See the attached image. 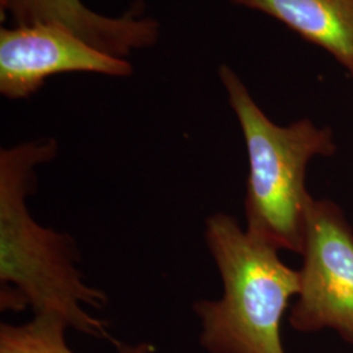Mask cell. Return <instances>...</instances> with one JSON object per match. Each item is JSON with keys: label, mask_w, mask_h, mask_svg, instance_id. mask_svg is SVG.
<instances>
[{"label": "cell", "mask_w": 353, "mask_h": 353, "mask_svg": "<svg viewBox=\"0 0 353 353\" xmlns=\"http://www.w3.org/2000/svg\"><path fill=\"white\" fill-rule=\"evenodd\" d=\"M58 153L52 138L30 140L0 151V309L59 316L68 327L97 339L112 338L108 323L88 313L108 296L90 287L76 267L80 255L67 233L42 227L28 208L37 190L36 169Z\"/></svg>", "instance_id": "1"}, {"label": "cell", "mask_w": 353, "mask_h": 353, "mask_svg": "<svg viewBox=\"0 0 353 353\" xmlns=\"http://www.w3.org/2000/svg\"><path fill=\"white\" fill-rule=\"evenodd\" d=\"M204 240L221 281L219 300H199V343L207 353H287L281 321L299 296L300 271L279 258L278 249L242 229L230 214L210 216Z\"/></svg>", "instance_id": "2"}, {"label": "cell", "mask_w": 353, "mask_h": 353, "mask_svg": "<svg viewBox=\"0 0 353 353\" xmlns=\"http://www.w3.org/2000/svg\"><path fill=\"white\" fill-rule=\"evenodd\" d=\"M219 76L248 152L246 229L278 250L303 254L306 220L314 201L306 189L307 165L316 156L336 153L334 132L307 118L279 126L232 67L221 64Z\"/></svg>", "instance_id": "3"}, {"label": "cell", "mask_w": 353, "mask_h": 353, "mask_svg": "<svg viewBox=\"0 0 353 353\" xmlns=\"http://www.w3.org/2000/svg\"><path fill=\"white\" fill-rule=\"evenodd\" d=\"M301 255L290 326L300 332L334 330L353 345V229L336 203L313 201Z\"/></svg>", "instance_id": "4"}, {"label": "cell", "mask_w": 353, "mask_h": 353, "mask_svg": "<svg viewBox=\"0 0 353 353\" xmlns=\"http://www.w3.org/2000/svg\"><path fill=\"white\" fill-rule=\"evenodd\" d=\"M99 74L127 77L134 68L62 26L38 24L0 29V94L24 100L54 75Z\"/></svg>", "instance_id": "5"}, {"label": "cell", "mask_w": 353, "mask_h": 353, "mask_svg": "<svg viewBox=\"0 0 353 353\" xmlns=\"http://www.w3.org/2000/svg\"><path fill=\"white\" fill-rule=\"evenodd\" d=\"M0 12L8 14L14 26H62L93 48L125 59L134 51L151 48L160 37V24L140 16L138 8L108 17L81 0H0Z\"/></svg>", "instance_id": "6"}, {"label": "cell", "mask_w": 353, "mask_h": 353, "mask_svg": "<svg viewBox=\"0 0 353 353\" xmlns=\"http://www.w3.org/2000/svg\"><path fill=\"white\" fill-rule=\"evenodd\" d=\"M265 13L328 52L353 80V0H228Z\"/></svg>", "instance_id": "7"}, {"label": "cell", "mask_w": 353, "mask_h": 353, "mask_svg": "<svg viewBox=\"0 0 353 353\" xmlns=\"http://www.w3.org/2000/svg\"><path fill=\"white\" fill-rule=\"evenodd\" d=\"M68 325L62 318L34 316L23 325H0V353H76L65 341ZM117 353H154L151 343H119Z\"/></svg>", "instance_id": "8"}]
</instances>
